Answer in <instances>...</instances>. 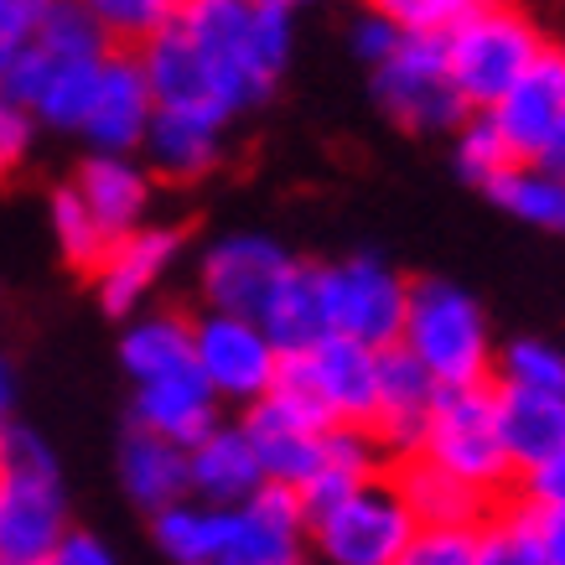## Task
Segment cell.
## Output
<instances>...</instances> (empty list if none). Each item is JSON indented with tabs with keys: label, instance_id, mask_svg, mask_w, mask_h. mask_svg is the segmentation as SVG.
<instances>
[{
	"label": "cell",
	"instance_id": "cell-1",
	"mask_svg": "<svg viewBox=\"0 0 565 565\" xmlns=\"http://www.w3.org/2000/svg\"><path fill=\"white\" fill-rule=\"evenodd\" d=\"M151 540L177 565H296L307 534L280 530L249 503L177 498L151 514Z\"/></svg>",
	"mask_w": 565,
	"mask_h": 565
},
{
	"label": "cell",
	"instance_id": "cell-2",
	"mask_svg": "<svg viewBox=\"0 0 565 565\" xmlns=\"http://www.w3.org/2000/svg\"><path fill=\"white\" fill-rule=\"evenodd\" d=\"M399 343L426 363L436 384H488L493 374L488 317L451 280H415Z\"/></svg>",
	"mask_w": 565,
	"mask_h": 565
},
{
	"label": "cell",
	"instance_id": "cell-3",
	"mask_svg": "<svg viewBox=\"0 0 565 565\" xmlns=\"http://www.w3.org/2000/svg\"><path fill=\"white\" fill-rule=\"evenodd\" d=\"M540 47L545 32L509 0H482L457 26H446V68L472 109H488L540 57Z\"/></svg>",
	"mask_w": 565,
	"mask_h": 565
},
{
	"label": "cell",
	"instance_id": "cell-4",
	"mask_svg": "<svg viewBox=\"0 0 565 565\" xmlns=\"http://www.w3.org/2000/svg\"><path fill=\"white\" fill-rule=\"evenodd\" d=\"M420 451L488 498L514 488V462L498 430V399L488 384H441L430 399Z\"/></svg>",
	"mask_w": 565,
	"mask_h": 565
},
{
	"label": "cell",
	"instance_id": "cell-5",
	"mask_svg": "<svg viewBox=\"0 0 565 565\" xmlns=\"http://www.w3.org/2000/svg\"><path fill=\"white\" fill-rule=\"evenodd\" d=\"M374 99L394 125L436 136V130H457L472 104L462 88L451 84L446 68V32H405L399 47L374 63Z\"/></svg>",
	"mask_w": 565,
	"mask_h": 565
},
{
	"label": "cell",
	"instance_id": "cell-6",
	"mask_svg": "<svg viewBox=\"0 0 565 565\" xmlns=\"http://www.w3.org/2000/svg\"><path fill=\"white\" fill-rule=\"evenodd\" d=\"M177 21L203 47L207 68H213L234 115L255 109L275 94L280 68L265 63V52L255 42V0H182Z\"/></svg>",
	"mask_w": 565,
	"mask_h": 565
},
{
	"label": "cell",
	"instance_id": "cell-7",
	"mask_svg": "<svg viewBox=\"0 0 565 565\" xmlns=\"http://www.w3.org/2000/svg\"><path fill=\"white\" fill-rule=\"evenodd\" d=\"M411 534H415V514L405 509L399 488L384 478H369L327 519H317L307 540L332 565H399Z\"/></svg>",
	"mask_w": 565,
	"mask_h": 565
},
{
	"label": "cell",
	"instance_id": "cell-8",
	"mask_svg": "<svg viewBox=\"0 0 565 565\" xmlns=\"http://www.w3.org/2000/svg\"><path fill=\"white\" fill-rule=\"evenodd\" d=\"M322 301L332 332L359 338L369 348H390L405 332L411 280L374 255H353L343 265H322Z\"/></svg>",
	"mask_w": 565,
	"mask_h": 565
},
{
	"label": "cell",
	"instance_id": "cell-9",
	"mask_svg": "<svg viewBox=\"0 0 565 565\" xmlns=\"http://www.w3.org/2000/svg\"><path fill=\"white\" fill-rule=\"evenodd\" d=\"M192 363H198V374L207 379V390L218 399L249 405L259 394H270L275 369H280V348L270 343L259 317L207 307L192 322Z\"/></svg>",
	"mask_w": 565,
	"mask_h": 565
},
{
	"label": "cell",
	"instance_id": "cell-10",
	"mask_svg": "<svg viewBox=\"0 0 565 565\" xmlns=\"http://www.w3.org/2000/svg\"><path fill=\"white\" fill-rule=\"evenodd\" d=\"M291 265H296V255L280 249L270 234H228V239L207 244L203 270H198L203 307L259 317Z\"/></svg>",
	"mask_w": 565,
	"mask_h": 565
},
{
	"label": "cell",
	"instance_id": "cell-11",
	"mask_svg": "<svg viewBox=\"0 0 565 565\" xmlns=\"http://www.w3.org/2000/svg\"><path fill=\"white\" fill-rule=\"evenodd\" d=\"M140 68H146V84H151V99L156 109H182V115H203V120H218L228 125L234 109L223 99L218 78L207 68L203 47L182 32V21L161 26L156 36H146L136 47Z\"/></svg>",
	"mask_w": 565,
	"mask_h": 565
},
{
	"label": "cell",
	"instance_id": "cell-12",
	"mask_svg": "<svg viewBox=\"0 0 565 565\" xmlns=\"http://www.w3.org/2000/svg\"><path fill=\"white\" fill-rule=\"evenodd\" d=\"M68 530V498L57 472L0 478V565H52V545Z\"/></svg>",
	"mask_w": 565,
	"mask_h": 565
},
{
	"label": "cell",
	"instance_id": "cell-13",
	"mask_svg": "<svg viewBox=\"0 0 565 565\" xmlns=\"http://www.w3.org/2000/svg\"><path fill=\"white\" fill-rule=\"evenodd\" d=\"M488 115L498 120L514 161H534L555 136V125L565 120V47L545 42L530 68L488 104Z\"/></svg>",
	"mask_w": 565,
	"mask_h": 565
},
{
	"label": "cell",
	"instance_id": "cell-14",
	"mask_svg": "<svg viewBox=\"0 0 565 565\" xmlns=\"http://www.w3.org/2000/svg\"><path fill=\"white\" fill-rule=\"evenodd\" d=\"M156 99L146 84L136 47H109L99 63V88L88 104L78 136L88 140V151H140V140L151 130Z\"/></svg>",
	"mask_w": 565,
	"mask_h": 565
},
{
	"label": "cell",
	"instance_id": "cell-15",
	"mask_svg": "<svg viewBox=\"0 0 565 565\" xmlns=\"http://www.w3.org/2000/svg\"><path fill=\"white\" fill-rule=\"evenodd\" d=\"M436 379L405 343L379 348V411L369 420L374 441L384 457H415L426 441V420H430V399H436Z\"/></svg>",
	"mask_w": 565,
	"mask_h": 565
},
{
	"label": "cell",
	"instance_id": "cell-16",
	"mask_svg": "<svg viewBox=\"0 0 565 565\" xmlns=\"http://www.w3.org/2000/svg\"><path fill=\"white\" fill-rule=\"evenodd\" d=\"M182 255V234L177 228H151L140 223L130 234L104 249L99 270H94V291H99V307L109 317H136L146 307V296L161 286V275L177 265Z\"/></svg>",
	"mask_w": 565,
	"mask_h": 565
},
{
	"label": "cell",
	"instance_id": "cell-17",
	"mask_svg": "<svg viewBox=\"0 0 565 565\" xmlns=\"http://www.w3.org/2000/svg\"><path fill=\"white\" fill-rule=\"evenodd\" d=\"M239 426H244V436H249V446H255V457L270 482L301 488V482L327 462V426L296 415L291 405H280L275 394L249 399V411H244Z\"/></svg>",
	"mask_w": 565,
	"mask_h": 565
},
{
	"label": "cell",
	"instance_id": "cell-18",
	"mask_svg": "<svg viewBox=\"0 0 565 565\" xmlns=\"http://www.w3.org/2000/svg\"><path fill=\"white\" fill-rule=\"evenodd\" d=\"M317 390H322L332 426H369L379 411V348L327 332L322 343L307 348Z\"/></svg>",
	"mask_w": 565,
	"mask_h": 565
},
{
	"label": "cell",
	"instance_id": "cell-19",
	"mask_svg": "<svg viewBox=\"0 0 565 565\" xmlns=\"http://www.w3.org/2000/svg\"><path fill=\"white\" fill-rule=\"evenodd\" d=\"M151 167L140 161L136 151H88L73 188L94 207V218L109 228V239H120L130 228L146 223L151 213Z\"/></svg>",
	"mask_w": 565,
	"mask_h": 565
},
{
	"label": "cell",
	"instance_id": "cell-20",
	"mask_svg": "<svg viewBox=\"0 0 565 565\" xmlns=\"http://www.w3.org/2000/svg\"><path fill=\"white\" fill-rule=\"evenodd\" d=\"M130 415H136V426H151L161 436H172V441L192 446L218 426V394L207 390V379L192 363V369H177V374L140 379Z\"/></svg>",
	"mask_w": 565,
	"mask_h": 565
},
{
	"label": "cell",
	"instance_id": "cell-21",
	"mask_svg": "<svg viewBox=\"0 0 565 565\" xmlns=\"http://www.w3.org/2000/svg\"><path fill=\"white\" fill-rule=\"evenodd\" d=\"M140 156L161 182H203L223 161V125L182 109H156L151 130L140 140Z\"/></svg>",
	"mask_w": 565,
	"mask_h": 565
},
{
	"label": "cell",
	"instance_id": "cell-22",
	"mask_svg": "<svg viewBox=\"0 0 565 565\" xmlns=\"http://www.w3.org/2000/svg\"><path fill=\"white\" fill-rule=\"evenodd\" d=\"M120 488L146 514L188 498V446L130 420V430L120 441Z\"/></svg>",
	"mask_w": 565,
	"mask_h": 565
},
{
	"label": "cell",
	"instance_id": "cell-23",
	"mask_svg": "<svg viewBox=\"0 0 565 565\" xmlns=\"http://www.w3.org/2000/svg\"><path fill=\"white\" fill-rule=\"evenodd\" d=\"M265 482L255 446L244 436V426H213L203 441L188 446V498L203 503H244Z\"/></svg>",
	"mask_w": 565,
	"mask_h": 565
},
{
	"label": "cell",
	"instance_id": "cell-24",
	"mask_svg": "<svg viewBox=\"0 0 565 565\" xmlns=\"http://www.w3.org/2000/svg\"><path fill=\"white\" fill-rule=\"evenodd\" d=\"M493 399H498V430H503V446H509L514 472L565 451V394L524 390V384H498Z\"/></svg>",
	"mask_w": 565,
	"mask_h": 565
},
{
	"label": "cell",
	"instance_id": "cell-25",
	"mask_svg": "<svg viewBox=\"0 0 565 565\" xmlns=\"http://www.w3.org/2000/svg\"><path fill=\"white\" fill-rule=\"evenodd\" d=\"M394 488L405 498V509L415 514V524H482L493 498L478 493L472 482H462L457 472H446L441 462H430L426 451L399 457Z\"/></svg>",
	"mask_w": 565,
	"mask_h": 565
},
{
	"label": "cell",
	"instance_id": "cell-26",
	"mask_svg": "<svg viewBox=\"0 0 565 565\" xmlns=\"http://www.w3.org/2000/svg\"><path fill=\"white\" fill-rule=\"evenodd\" d=\"M259 327L270 332V343L280 353H307L311 343H322L327 332V301H322V265H301L296 259L286 280L275 286V296L259 311Z\"/></svg>",
	"mask_w": 565,
	"mask_h": 565
},
{
	"label": "cell",
	"instance_id": "cell-27",
	"mask_svg": "<svg viewBox=\"0 0 565 565\" xmlns=\"http://www.w3.org/2000/svg\"><path fill=\"white\" fill-rule=\"evenodd\" d=\"M120 363L136 384L192 369V317H182V311H140V317H130L120 338Z\"/></svg>",
	"mask_w": 565,
	"mask_h": 565
},
{
	"label": "cell",
	"instance_id": "cell-28",
	"mask_svg": "<svg viewBox=\"0 0 565 565\" xmlns=\"http://www.w3.org/2000/svg\"><path fill=\"white\" fill-rule=\"evenodd\" d=\"M488 198H493L503 213H514L519 223L565 234V177L550 172L545 161H509V167L488 182Z\"/></svg>",
	"mask_w": 565,
	"mask_h": 565
},
{
	"label": "cell",
	"instance_id": "cell-29",
	"mask_svg": "<svg viewBox=\"0 0 565 565\" xmlns=\"http://www.w3.org/2000/svg\"><path fill=\"white\" fill-rule=\"evenodd\" d=\"M478 565H545L540 509L524 498L488 509V519L478 524Z\"/></svg>",
	"mask_w": 565,
	"mask_h": 565
},
{
	"label": "cell",
	"instance_id": "cell-30",
	"mask_svg": "<svg viewBox=\"0 0 565 565\" xmlns=\"http://www.w3.org/2000/svg\"><path fill=\"white\" fill-rule=\"evenodd\" d=\"M99 63L104 57H52L47 84L32 104V120L52 125V130H78L99 88Z\"/></svg>",
	"mask_w": 565,
	"mask_h": 565
},
{
	"label": "cell",
	"instance_id": "cell-31",
	"mask_svg": "<svg viewBox=\"0 0 565 565\" xmlns=\"http://www.w3.org/2000/svg\"><path fill=\"white\" fill-rule=\"evenodd\" d=\"M47 223H52V239H57V255L68 259L73 270H99L104 249H109V228L94 218V207L78 198V188H57L47 203Z\"/></svg>",
	"mask_w": 565,
	"mask_h": 565
},
{
	"label": "cell",
	"instance_id": "cell-32",
	"mask_svg": "<svg viewBox=\"0 0 565 565\" xmlns=\"http://www.w3.org/2000/svg\"><path fill=\"white\" fill-rule=\"evenodd\" d=\"M32 42L47 52V57H104V52L115 47L84 0H47Z\"/></svg>",
	"mask_w": 565,
	"mask_h": 565
},
{
	"label": "cell",
	"instance_id": "cell-33",
	"mask_svg": "<svg viewBox=\"0 0 565 565\" xmlns=\"http://www.w3.org/2000/svg\"><path fill=\"white\" fill-rule=\"evenodd\" d=\"M84 6L94 11V21L115 47H140L146 36L172 26L177 11H182V0H84Z\"/></svg>",
	"mask_w": 565,
	"mask_h": 565
},
{
	"label": "cell",
	"instance_id": "cell-34",
	"mask_svg": "<svg viewBox=\"0 0 565 565\" xmlns=\"http://www.w3.org/2000/svg\"><path fill=\"white\" fill-rule=\"evenodd\" d=\"M509 161H514V151H509V140H503L493 115H488V109H467V120L457 125V172H462L467 182L488 188Z\"/></svg>",
	"mask_w": 565,
	"mask_h": 565
},
{
	"label": "cell",
	"instance_id": "cell-35",
	"mask_svg": "<svg viewBox=\"0 0 565 565\" xmlns=\"http://www.w3.org/2000/svg\"><path fill=\"white\" fill-rule=\"evenodd\" d=\"M503 384H524V390H545V394H565V353L555 343L540 338H519L503 348Z\"/></svg>",
	"mask_w": 565,
	"mask_h": 565
},
{
	"label": "cell",
	"instance_id": "cell-36",
	"mask_svg": "<svg viewBox=\"0 0 565 565\" xmlns=\"http://www.w3.org/2000/svg\"><path fill=\"white\" fill-rule=\"evenodd\" d=\"M399 565H478V524H415Z\"/></svg>",
	"mask_w": 565,
	"mask_h": 565
},
{
	"label": "cell",
	"instance_id": "cell-37",
	"mask_svg": "<svg viewBox=\"0 0 565 565\" xmlns=\"http://www.w3.org/2000/svg\"><path fill=\"white\" fill-rule=\"evenodd\" d=\"M374 11L399 26V32H446V26H457L467 11H478L482 0H369Z\"/></svg>",
	"mask_w": 565,
	"mask_h": 565
},
{
	"label": "cell",
	"instance_id": "cell-38",
	"mask_svg": "<svg viewBox=\"0 0 565 565\" xmlns=\"http://www.w3.org/2000/svg\"><path fill=\"white\" fill-rule=\"evenodd\" d=\"M363 482H369L363 472H348V467H338V462H322V467H317V472H311V478L296 488V493H301V514H307V530L317 524V519L332 514V509H338V503H343L353 488H363Z\"/></svg>",
	"mask_w": 565,
	"mask_h": 565
},
{
	"label": "cell",
	"instance_id": "cell-39",
	"mask_svg": "<svg viewBox=\"0 0 565 565\" xmlns=\"http://www.w3.org/2000/svg\"><path fill=\"white\" fill-rule=\"evenodd\" d=\"M47 68H52V57L36 47V42H26V47L6 63V73H0V94L11 104H21V109H32L42 84H47Z\"/></svg>",
	"mask_w": 565,
	"mask_h": 565
},
{
	"label": "cell",
	"instance_id": "cell-40",
	"mask_svg": "<svg viewBox=\"0 0 565 565\" xmlns=\"http://www.w3.org/2000/svg\"><path fill=\"white\" fill-rule=\"evenodd\" d=\"M514 488L524 503H534V509H565V451H555L545 462L514 472Z\"/></svg>",
	"mask_w": 565,
	"mask_h": 565
},
{
	"label": "cell",
	"instance_id": "cell-41",
	"mask_svg": "<svg viewBox=\"0 0 565 565\" xmlns=\"http://www.w3.org/2000/svg\"><path fill=\"white\" fill-rule=\"evenodd\" d=\"M42 11H47V0H0V73L36 36Z\"/></svg>",
	"mask_w": 565,
	"mask_h": 565
},
{
	"label": "cell",
	"instance_id": "cell-42",
	"mask_svg": "<svg viewBox=\"0 0 565 565\" xmlns=\"http://www.w3.org/2000/svg\"><path fill=\"white\" fill-rule=\"evenodd\" d=\"M32 109H21V104H11L6 94H0V177H11L26 161V151H32Z\"/></svg>",
	"mask_w": 565,
	"mask_h": 565
},
{
	"label": "cell",
	"instance_id": "cell-43",
	"mask_svg": "<svg viewBox=\"0 0 565 565\" xmlns=\"http://www.w3.org/2000/svg\"><path fill=\"white\" fill-rule=\"evenodd\" d=\"M399 36H405V32H399L384 11H374V6H369V11L353 21V36H348V42H353V52H359L363 63L374 68V63H384V57L399 47Z\"/></svg>",
	"mask_w": 565,
	"mask_h": 565
},
{
	"label": "cell",
	"instance_id": "cell-44",
	"mask_svg": "<svg viewBox=\"0 0 565 565\" xmlns=\"http://www.w3.org/2000/svg\"><path fill=\"white\" fill-rule=\"evenodd\" d=\"M115 561V550L104 545L99 534H88V530H63V540L52 545V565H109Z\"/></svg>",
	"mask_w": 565,
	"mask_h": 565
},
{
	"label": "cell",
	"instance_id": "cell-45",
	"mask_svg": "<svg viewBox=\"0 0 565 565\" xmlns=\"http://www.w3.org/2000/svg\"><path fill=\"white\" fill-rule=\"evenodd\" d=\"M540 540H545V565H565V509H540Z\"/></svg>",
	"mask_w": 565,
	"mask_h": 565
},
{
	"label": "cell",
	"instance_id": "cell-46",
	"mask_svg": "<svg viewBox=\"0 0 565 565\" xmlns=\"http://www.w3.org/2000/svg\"><path fill=\"white\" fill-rule=\"evenodd\" d=\"M534 161H545L550 172H561V177H565V120H561V125H555V136H550V140H545V151L534 156Z\"/></svg>",
	"mask_w": 565,
	"mask_h": 565
},
{
	"label": "cell",
	"instance_id": "cell-47",
	"mask_svg": "<svg viewBox=\"0 0 565 565\" xmlns=\"http://www.w3.org/2000/svg\"><path fill=\"white\" fill-rule=\"evenodd\" d=\"M11 405H17V369L0 359V420H11Z\"/></svg>",
	"mask_w": 565,
	"mask_h": 565
},
{
	"label": "cell",
	"instance_id": "cell-48",
	"mask_svg": "<svg viewBox=\"0 0 565 565\" xmlns=\"http://www.w3.org/2000/svg\"><path fill=\"white\" fill-rule=\"evenodd\" d=\"M286 6H307V0H286Z\"/></svg>",
	"mask_w": 565,
	"mask_h": 565
}]
</instances>
